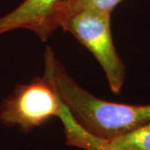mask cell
Instances as JSON below:
<instances>
[{
    "mask_svg": "<svg viewBox=\"0 0 150 150\" xmlns=\"http://www.w3.org/2000/svg\"><path fill=\"white\" fill-rule=\"evenodd\" d=\"M43 58V75L54 83L76 121L91 134L111 140L150 123V104H126L100 99L77 83L52 48H46Z\"/></svg>",
    "mask_w": 150,
    "mask_h": 150,
    "instance_id": "6da1fadb",
    "label": "cell"
},
{
    "mask_svg": "<svg viewBox=\"0 0 150 150\" xmlns=\"http://www.w3.org/2000/svg\"><path fill=\"white\" fill-rule=\"evenodd\" d=\"M111 13L98 9L80 11L63 20L59 28L73 34L93 54L105 73L111 91L118 94L125 82L126 69L113 44Z\"/></svg>",
    "mask_w": 150,
    "mask_h": 150,
    "instance_id": "7a4b0ae2",
    "label": "cell"
},
{
    "mask_svg": "<svg viewBox=\"0 0 150 150\" xmlns=\"http://www.w3.org/2000/svg\"><path fill=\"white\" fill-rule=\"evenodd\" d=\"M62 100L45 75L17 85L0 104V123L28 134L54 117H59Z\"/></svg>",
    "mask_w": 150,
    "mask_h": 150,
    "instance_id": "3957f363",
    "label": "cell"
},
{
    "mask_svg": "<svg viewBox=\"0 0 150 150\" xmlns=\"http://www.w3.org/2000/svg\"><path fill=\"white\" fill-rule=\"evenodd\" d=\"M58 118L63 124L65 143L69 146L84 150H123L112 147L108 140L99 138L86 130L76 121L63 102Z\"/></svg>",
    "mask_w": 150,
    "mask_h": 150,
    "instance_id": "277c9868",
    "label": "cell"
},
{
    "mask_svg": "<svg viewBox=\"0 0 150 150\" xmlns=\"http://www.w3.org/2000/svg\"><path fill=\"white\" fill-rule=\"evenodd\" d=\"M123 0H62L55 8L53 24L56 30L65 18L80 11L86 9L111 12Z\"/></svg>",
    "mask_w": 150,
    "mask_h": 150,
    "instance_id": "5b68a950",
    "label": "cell"
},
{
    "mask_svg": "<svg viewBox=\"0 0 150 150\" xmlns=\"http://www.w3.org/2000/svg\"><path fill=\"white\" fill-rule=\"evenodd\" d=\"M108 142L112 147L120 149L150 150V123Z\"/></svg>",
    "mask_w": 150,
    "mask_h": 150,
    "instance_id": "8992f818",
    "label": "cell"
},
{
    "mask_svg": "<svg viewBox=\"0 0 150 150\" xmlns=\"http://www.w3.org/2000/svg\"><path fill=\"white\" fill-rule=\"evenodd\" d=\"M61 1H62V0H61Z\"/></svg>",
    "mask_w": 150,
    "mask_h": 150,
    "instance_id": "52a82bcc",
    "label": "cell"
}]
</instances>
